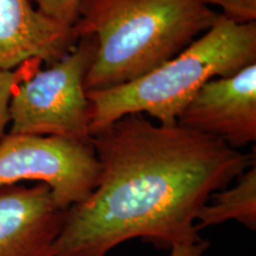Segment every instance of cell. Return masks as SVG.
I'll return each mask as SVG.
<instances>
[{
    "mask_svg": "<svg viewBox=\"0 0 256 256\" xmlns=\"http://www.w3.org/2000/svg\"><path fill=\"white\" fill-rule=\"evenodd\" d=\"M98 185L66 211L54 256H106L133 238L156 248L200 241L196 218L255 164L218 138L128 114L90 136Z\"/></svg>",
    "mask_w": 256,
    "mask_h": 256,
    "instance_id": "6da1fadb",
    "label": "cell"
},
{
    "mask_svg": "<svg viewBox=\"0 0 256 256\" xmlns=\"http://www.w3.org/2000/svg\"><path fill=\"white\" fill-rule=\"evenodd\" d=\"M217 16L202 0H80L74 30L96 40L86 90L145 75L185 49Z\"/></svg>",
    "mask_w": 256,
    "mask_h": 256,
    "instance_id": "7a4b0ae2",
    "label": "cell"
},
{
    "mask_svg": "<svg viewBox=\"0 0 256 256\" xmlns=\"http://www.w3.org/2000/svg\"><path fill=\"white\" fill-rule=\"evenodd\" d=\"M256 63V22L238 24L218 14L214 24L177 55L116 87L89 90L90 136L128 114H148L166 127L210 80Z\"/></svg>",
    "mask_w": 256,
    "mask_h": 256,
    "instance_id": "3957f363",
    "label": "cell"
},
{
    "mask_svg": "<svg viewBox=\"0 0 256 256\" xmlns=\"http://www.w3.org/2000/svg\"><path fill=\"white\" fill-rule=\"evenodd\" d=\"M96 54L92 36H82L58 62L19 83L10 102L11 134L90 140V104L84 80Z\"/></svg>",
    "mask_w": 256,
    "mask_h": 256,
    "instance_id": "277c9868",
    "label": "cell"
},
{
    "mask_svg": "<svg viewBox=\"0 0 256 256\" xmlns=\"http://www.w3.org/2000/svg\"><path fill=\"white\" fill-rule=\"evenodd\" d=\"M98 174L90 140L8 133L0 142V186L44 183L63 210L87 200Z\"/></svg>",
    "mask_w": 256,
    "mask_h": 256,
    "instance_id": "5b68a950",
    "label": "cell"
},
{
    "mask_svg": "<svg viewBox=\"0 0 256 256\" xmlns=\"http://www.w3.org/2000/svg\"><path fill=\"white\" fill-rule=\"evenodd\" d=\"M178 126L240 148L256 140V63L208 81L178 118Z\"/></svg>",
    "mask_w": 256,
    "mask_h": 256,
    "instance_id": "8992f818",
    "label": "cell"
},
{
    "mask_svg": "<svg viewBox=\"0 0 256 256\" xmlns=\"http://www.w3.org/2000/svg\"><path fill=\"white\" fill-rule=\"evenodd\" d=\"M66 211L44 183L0 186V256H54Z\"/></svg>",
    "mask_w": 256,
    "mask_h": 256,
    "instance_id": "52a82bcc",
    "label": "cell"
},
{
    "mask_svg": "<svg viewBox=\"0 0 256 256\" xmlns=\"http://www.w3.org/2000/svg\"><path fill=\"white\" fill-rule=\"evenodd\" d=\"M78 40L74 26L34 8L30 0H0V72L31 60L58 62Z\"/></svg>",
    "mask_w": 256,
    "mask_h": 256,
    "instance_id": "ba28073f",
    "label": "cell"
},
{
    "mask_svg": "<svg viewBox=\"0 0 256 256\" xmlns=\"http://www.w3.org/2000/svg\"><path fill=\"white\" fill-rule=\"evenodd\" d=\"M232 188L217 191L198 212L197 232L234 220L248 229H256V168L255 164L238 178Z\"/></svg>",
    "mask_w": 256,
    "mask_h": 256,
    "instance_id": "9c48e42d",
    "label": "cell"
},
{
    "mask_svg": "<svg viewBox=\"0 0 256 256\" xmlns=\"http://www.w3.org/2000/svg\"><path fill=\"white\" fill-rule=\"evenodd\" d=\"M40 60H31L11 72H0V142L10 124V102L19 83L42 68Z\"/></svg>",
    "mask_w": 256,
    "mask_h": 256,
    "instance_id": "30bf717a",
    "label": "cell"
},
{
    "mask_svg": "<svg viewBox=\"0 0 256 256\" xmlns=\"http://www.w3.org/2000/svg\"><path fill=\"white\" fill-rule=\"evenodd\" d=\"M206 6L222 8L226 19L238 24L256 22V0H202Z\"/></svg>",
    "mask_w": 256,
    "mask_h": 256,
    "instance_id": "8fae6325",
    "label": "cell"
},
{
    "mask_svg": "<svg viewBox=\"0 0 256 256\" xmlns=\"http://www.w3.org/2000/svg\"><path fill=\"white\" fill-rule=\"evenodd\" d=\"M38 10L60 23L74 25L80 0H36Z\"/></svg>",
    "mask_w": 256,
    "mask_h": 256,
    "instance_id": "7c38bea8",
    "label": "cell"
},
{
    "mask_svg": "<svg viewBox=\"0 0 256 256\" xmlns=\"http://www.w3.org/2000/svg\"><path fill=\"white\" fill-rule=\"evenodd\" d=\"M209 247V242L202 238L200 241L190 244H177L171 248L170 256H203Z\"/></svg>",
    "mask_w": 256,
    "mask_h": 256,
    "instance_id": "4fadbf2b",
    "label": "cell"
}]
</instances>
